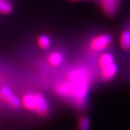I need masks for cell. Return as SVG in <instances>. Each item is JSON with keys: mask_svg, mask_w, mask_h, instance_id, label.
Masks as SVG:
<instances>
[{"mask_svg": "<svg viewBox=\"0 0 130 130\" xmlns=\"http://www.w3.org/2000/svg\"><path fill=\"white\" fill-rule=\"evenodd\" d=\"M56 90L60 96L72 99L74 103L79 108L83 107L86 103L88 81L82 71H73L69 75L68 81L61 82Z\"/></svg>", "mask_w": 130, "mask_h": 130, "instance_id": "6da1fadb", "label": "cell"}, {"mask_svg": "<svg viewBox=\"0 0 130 130\" xmlns=\"http://www.w3.org/2000/svg\"><path fill=\"white\" fill-rule=\"evenodd\" d=\"M0 96L4 99V101L6 102L9 107H12V108L17 109L20 107V105H21L20 100L19 99L18 96L10 90V88L6 87V86L3 87L1 89H0Z\"/></svg>", "mask_w": 130, "mask_h": 130, "instance_id": "7a4b0ae2", "label": "cell"}, {"mask_svg": "<svg viewBox=\"0 0 130 130\" xmlns=\"http://www.w3.org/2000/svg\"><path fill=\"white\" fill-rule=\"evenodd\" d=\"M122 0H100L102 11L107 17H113L121 6Z\"/></svg>", "mask_w": 130, "mask_h": 130, "instance_id": "3957f363", "label": "cell"}, {"mask_svg": "<svg viewBox=\"0 0 130 130\" xmlns=\"http://www.w3.org/2000/svg\"><path fill=\"white\" fill-rule=\"evenodd\" d=\"M112 42V36L110 35H100L95 37L90 43L91 49L96 51H100L107 48Z\"/></svg>", "mask_w": 130, "mask_h": 130, "instance_id": "277c9868", "label": "cell"}, {"mask_svg": "<svg viewBox=\"0 0 130 130\" xmlns=\"http://www.w3.org/2000/svg\"><path fill=\"white\" fill-rule=\"evenodd\" d=\"M35 96H36V103H35L34 111L40 116H43L44 117V116L48 114L49 111L48 102H46V98H44V96L40 93H36Z\"/></svg>", "mask_w": 130, "mask_h": 130, "instance_id": "5b68a950", "label": "cell"}, {"mask_svg": "<svg viewBox=\"0 0 130 130\" xmlns=\"http://www.w3.org/2000/svg\"><path fill=\"white\" fill-rule=\"evenodd\" d=\"M101 78L104 81H110L112 78H114L115 76L117 73L118 66L116 63H112L109 66H106L104 68H101Z\"/></svg>", "mask_w": 130, "mask_h": 130, "instance_id": "8992f818", "label": "cell"}, {"mask_svg": "<svg viewBox=\"0 0 130 130\" xmlns=\"http://www.w3.org/2000/svg\"><path fill=\"white\" fill-rule=\"evenodd\" d=\"M21 102V104L26 107V109L30 110H34V107H35V103H36V96H35V94H31V93H29V94H26L23 96L22 98V101Z\"/></svg>", "mask_w": 130, "mask_h": 130, "instance_id": "52a82bcc", "label": "cell"}, {"mask_svg": "<svg viewBox=\"0 0 130 130\" xmlns=\"http://www.w3.org/2000/svg\"><path fill=\"white\" fill-rule=\"evenodd\" d=\"M120 45L124 51L130 50V31L125 30L122 33L120 36Z\"/></svg>", "mask_w": 130, "mask_h": 130, "instance_id": "ba28073f", "label": "cell"}, {"mask_svg": "<svg viewBox=\"0 0 130 130\" xmlns=\"http://www.w3.org/2000/svg\"><path fill=\"white\" fill-rule=\"evenodd\" d=\"M112 63H114V57L111 53H107V52L102 54L99 59V64H100L101 68L106 67Z\"/></svg>", "mask_w": 130, "mask_h": 130, "instance_id": "9c48e42d", "label": "cell"}, {"mask_svg": "<svg viewBox=\"0 0 130 130\" xmlns=\"http://www.w3.org/2000/svg\"><path fill=\"white\" fill-rule=\"evenodd\" d=\"M48 61L52 66H57L63 61V56L59 52H53L48 57Z\"/></svg>", "mask_w": 130, "mask_h": 130, "instance_id": "30bf717a", "label": "cell"}, {"mask_svg": "<svg viewBox=\"0 0 130 130\" xmlns=\"http://www.w3.org/2000/svg\"><path fill=\"white\" fill-rule=\"evenodd\" d=\"M38 45L42 49H48L51 45V40L48 35H41L38 38Z\"/></svg>", "mask_w": 130, "mask_h": 130, "instance_id": "8fae6325", "label": "cell"}, {"mask_svg": "<svg viewBox=\"0 0 130 130\" xmlns=\"http://www.w3.org/2000/svg\"><path fill=\"white\" fill-rule=\"evenodd\" d=\"M90 119L87 116H82L79 120V130H90Z\"/></svg>", "mask_w": 130, "mask_h": 130, "instance_id": "7c38bea8", "label": "cell"}, {"mask_svg": "<svg viewBox=\"0 0 130 130\" xmlns=\"http://www.w3.org/2000/svg\"><path fill=\"white\" fill-rule=\"evenodd\" d=\"M12 11V6L6 0H0V13H9Z\"/></svg>", "mask_w": 130, "mask_h": 130, "instance_id": "4fadbf2b", "label": "cell"}, {"mask_svg": "<svg viewBox=\"0 0 130 130\" xmlns=\"http://www.w3.org/2000/svg\"><path fill=\"white\" fill-rule=\"evenodd\" d=\"M69 1H74V2H75V1H80V0H69Z\"/></svg>", "mask_w": 130, "mask_h": 130, "instance_id": "5bb4252c", "label": "cell"}]
</instances>
